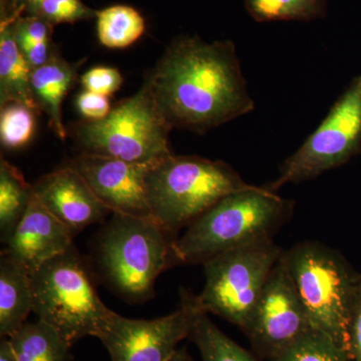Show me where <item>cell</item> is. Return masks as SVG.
<instances>
[{
	"instance_id": "cell-1",
	"label": "cell",
	"mask_w": 361,
	"mask_h": 361,
	"mask_svg": "<svg viewBox=\"0 0 361 361\" xmlns=\"http://www.w3.org/2000/svg\"><path fill=\"white\" fill-rule=\"evenodd\" d=\"M145 80L171 130L205 134L255 109L231 40L179 37Z\"/></svg>"
},
{
	"instance_id": "cell-2",
	"label": "cell",
	"mask_w": 361,
	"mask_h": 361,
	"mask_svg": "<svg viewBox=\"0 0 361 361\" xmlns=\"http://www.w3.org/2000/svg\"><path fill=\"white\" fill-rule=\"evenodd\" d=\"M293 203L252 186L221 199L174 242L175 262L202 264L225 252L272 239L290 218Z\"/></svg>"
},
{
	"instance_id": "cell-3",
	"label": "cell",
	"mask_w": 361,
	"mask_h": 361,
	"mask_svg": "<svg viewBox=\"0 0 361 361\" xmlns=\"http://www.w3.org/2000/svg\"><path fill=\"white\" fill-rule=\"evenodd\" d=\"M173 236L153 217L114 213L99 235L96 258L111 290L132 303L149 300L174 259Z\"/></svg>"
},
{
	"instance_id": "cell-4",
	"label": "cell",
	"mask_w": 361,
	"mask_h": 361,
	"mask_svg": "<svg viewBox=\"0 0 361 361\" xmlns=\"http://www.w3.org/2000/svg\"><path fill=\"white\" fill-rule=\"evenodd\" d=\"M252 186L224 161L199 156L172 155L146 177L151 216L174 237L221 199Z\"/></svg>"
},
{
	"instance_id": "cell-5",
	"label": "cell",
	"mask_w": 361,
	"mask_h": 361,
	"mask_svg": "<svg viewBox=\"0 0 361 361\" xmlns=\"http://www.w3.org/2000/svg\"><path fill=\"white\" fill-rule=\"evenodd\" d=\"M32 312L71 345L85 336L99 338L114 311L101 300L75 246L32 273Z\"/></svg>"
},
{
	"instance_id": "cell-6",
	"label": "cell",
	"mask_w": 361,
	"mask_h": 361,
	"mask_svg": "<svg viewBox=\"0 0 361 361\" xmlns=\"http://www.w3.org/2000/svg\"><path fill=\"white\" fill-rule=\"evenodd\" d=\"M284 259L313 329L350 360L349 322L357 274L341 254L317 242L297 244L284 252Z\"/></svg>"
},
{
	"instance_id": "cell-7",
	"label": "cell",
	"mask_w": 361,
	"mask_h": 361,
	"mask_svg": "<svg viewBox=\"0 0 361 361\" xmlns=\"http://www.w3.org/2000/svg\"><path fill=\"white\" fill-rule=\"evenodd\" d=\"M82 153L130 163L156 165L174 154L169 146L171 128L157 108L149 85L120 102L106 118L73 128Z\"/></svg>"
},
{
	"instance_id": "cell-8",
	"label": "cell",
	"mask_w": 361,
	"mask_h": 361,
	"mask_svg": "<svg viewBox=\"0 0 361 361\" xmlns=\"http://www.w3.org/2000/svg\"><path fill=\"white\" fill-rule=\"evenodd\" d=\"M284 251L272 239L225 252L204 263L199 306L243 329Z\"/></svg>"
},
{
	"instance_id": "cell-9",
	"label": "cell",
	"mask_w": 361,
	"mask_h": 361,
	"mask_svg": "<svg viewBox=\"0 0 361 361\" xmlns=\"http://www.w3.org/2000/svg\"><path fill=\"white\" fill-rule=\"evenodd\" d=\"M360 144L361 77H358L337 99L317 129L285 160L277 179L266 188L275 192L290 183L314 179L348 161Z\"/></svg>"
},
{
	"instance_id": "cell-10",
	"label": "cell",
	"mask_w": 361,
	"mask_h": 361,
	"mask_svg": "<svg viewBox=\"0 0 361 361\" xmlns=\"http://www.w3.org/2000/svg\"><path fill=\"white\" fill-rule=\"evenodd\" d=\"M242 331L256 355L269 361L306 334L315 331L287 268L284 254L273 268Z\"/></svg>"
},
{
	"instance_id": "cell-11",
	"label": "cell",
	"mask_w": 361,
	"mask_h": 361,
	"mask_svg": "<svg viewBox=\"0 0 361 361\" xmlns=\"http://www.w3.org/2000/svg\"><path fill=\"white\" fill-rule=\"evenodd\" d=\"M197 295L180 290V305L171 314L156 319H130L113 312L99 339L111 361H168L177 346L189 338L196 314Z\"/></svg>"
},
{
	"instance_id": "cell-12",
	"label": "cell",
	"mask_w": 361,
	"mask_h": 361,
	"mask_svg": "<svg viewBox=\"0 0 361 361\" xmlns=\"http://www.w3.org/2000/svg\"><path fill=\"white\" fill-rule=\"evenodd\" d=\"M68 165L82 175L111 212L152 217L147 199L146 177L154 165L85 153H80Z\"/></svg>"
},
{
	"instance_id": "cell-13",
	"label": "cell",
	"mask_w": 361,
	"mask_h": 361,
	"mask_svg": "<svg viewBox=\"0 0 361 361\" xmlns=\"http://www.w3.org/2000/svg\"><path fill=\"white\" fill-rule=\"evenodd\" d=\"M32 190L40 203L73 235L102 222L111 212L70 165L45 175L33 185Z\"/></svg>"
},
{
	"instance_id": "cell-14",
	"label": "cell",
	"mask_w": 361,
	"mask_h": 361,
	"mask_svg": "<svg viewBox=\"0 0 361 361\" xmlns=\"http://www.w3.org/2000/svg\"><path fill=\"white\" fill-rule=\"evenodd\" d=\"M75 235L42 203L35 193L25 217L2 253L30 273L71 248Z\"/></svg>"
},
{
	"instance_id": "cell-15",
	"label": "cell",
	"mask_w": 361,
	"mask_h": 361,
	"mask_svg": "<svg viewBox=\"0 0 361 361\" xmlns=\"http://www.w3.org/2000/svg\"><path fill=\"white\" fill-rule=\"evenodd\" d=\"M13 21L4 18L0 26V106L20 104L39 114L30 85L32 71L14 37Z\"/></svg>"
},
{
	"instance_id": "cell-16",
	"label": "cell",
	"mask_w": 361,
	"mask_h": 361,
	"mask_svg": "<svg viewBox=\"0 0 361 361\" xmlns=\"http://www.w3.org/2000/svg\"><path fill=\"white\" fill-rule=\"evenodd\" d=\"M78 66L54 54L47 63L32 71L30 77L35 103L49 116V126L61 140L66 135L61 106L77 77Z\"/></svg>"
},
{
	"instance_id": "cell-17",
	"label": "cell",
	"mask_w": 361,
	"mask_h": 361,
	"mask_svg": "<svg viewBox=\"0 0 361 361\" xmlns=\"http://www.w3.org/2000/svg\"><path fill=\"white\" fill-rule=\"evenodd\" d=\"M32 311V273L6 254L0 258V336L11 337Z\"/></svg>"
},
{
	"instance_id": "cell-18",
	"label": "cell",
	"mask_w": 361,
	"mask_h": 361,
	"mask_svg": "<svg viewBox=\"0 0 361 361\" xmlns=\"http://www.w3.org/2000/svg\"><path fill=\"white\" fill-rule=\"evenodd\" d=\"M8 338L20 361H73V345L42 320L26 322Z\"/></svg>"
},
{
	"instance_id": "cell-19",
	"label": "cell",
	"mask_w": 361,
	"mask_h": 361,
	"mask_svg": "<svg viewBox=\"0 0 361 361\" xmlns=\"http://www.w3.org/2000/svg\"><path fill=\"white\" fill-rule=\"evenodd\" d=\"M33 195L20 170L1 159L0 161V237L8 243L25 217Z\"/></svg>"
},
{
	"instance_id": "cell-20",
	"label": "cell",
	"mask_w": 361,
	"mask_h": 361,
	"mask_svg": "<svg viewBox=\"0 0 361 361\" xmlns=\"http://www.w3.org/2000/svg\"><path fill=\"white\" fill-rule=\"evenodd\" d=\"M198 302V300H197ZM189 339L200 351L203 361H259L213 323L208 313L197 308Z\"/></svg>"
},
{
	"instance_id": "cell-21",
	"label": "cell",
	"mask_w": 361,
	"mask_h": 361,
	"mask_svg": "<svg viewBox=\"0 0 361 361\" xmlns=\"http://www.w3.org/2000/svg\"><path fill=\"white\" fill-rule=\"evenodd\" d=\"M97 37L109 49H123L134 44L145 32L144 18L133 7L115 6L97 13Z\"/></svg>"
},
{
	"instance_id": "cell-22",
	"label": "cell",
	"mask_w": 361,
	"mask_h": 361,
	"mask_svg": "<svg viewBox=\"0 0 361 361\" xmlns=\"http://www.w3.org/2000/svg\"><path fill=\"white\" fill-rule=\"evenodd\" d=\"M245 8L257 23L310 21L327 13L326 0H245Z\"/></svg>"
},
{
	"instance_id": "cell-23",
	"label": "cell",
	"mask_w": 361,
	"mask_h": 361,
	"mask_svg": "<svg viewBox=\"0 0 361 361\" xmlns=\"http://www.w3.org/2000/svg\"><path fill=\"white\" fill-rule=\"evenodd\" d=\"M271 361H350L334 342L311 331Z\"/></svg>"
},
{
	"instance_id": "cell-24",
	"label": "cell",
	"mask_w": 361,
	"mask_h": 361,
	"mask_svg": "<svg viewBox=\"0 0 361 361\" xmlns=\"http://www.w3.org/2000/svg\"><path fill=\"white\" fill-rule=\"evenodd\" d=\"M27 106L9 104L1 108L0 140L2 146L18 149L30 141L35 132V116Z\"/></svg>"
},
{
	"instance_id": "cell-25",
	"label": "cell",
	"mask_w": 361,
	"mask_h": 361,
	"mask_svg": "<svg viewBox=\"0 0 361 361\" xmlns=\"http://www.w3.org/2000/svg\"><path fill=\"white\" fill-rule=\"evenodd\" d=\"M92 13L80 0H44L39 11V16L51 23H75Z\"/></svg>"
},
{
	"instance_id": "cell-26",
	"label": "cell",
	"mask_w": 361,
	"mask_h": 361,
	"mask_svg": "<svg viewBox=\"0 0 361 361\" xmlns=\"http://www.w3.org/2000/svg\"><path fill=\"white\" fill-rule=\"evenodd\" d=\"M51 23L39 16L20 18V20L13 21L14 37H16L18 47L20 49L26 45L51 42Z\"/></svg>"
},
{
	"instance_id": "cell-27",
	"label": "cell",
	"mask_w": 361,
	"mask_h": 361,
	"mask_svg": "<svg viewBox=\"0 0 361 361\" xmlns=\"http://www.w3.org/2000/svg\"><path fill=\"white\" fill-rule=\"evenodd\" d=\"M80 82L85 90L108 97L120 89L123 77L116 68L97 66L87 71Z\"/></svg>"
},
{
	"instance_id": "cell-28",
	"label": "cell",
	"mask_w": 361,
	"mask_h": 361,
	"mask_svg": "<svg viewBox=\"0 0 361 361\" xmlns=\"http://www.w3.org/2000/svg\"><path fill=\"white\" fill-rule=\"evenodd\" d=\"M77 106L85 121L103 120L111 111L108 97L87 90L78 94Z\"/></svg>"
},
{
	"instance_id": "cell-29",
	"label": "cell",
	"mask_w": 361,
	"mask_h": 361,
	"mask_svg": "<svg viewBox=\"0 0 361 361\" xmlns=\"http://www.w3.org/2000/svg\"><path fill=\"white\" fill-rule=\"evenodd\" d=\"M350 361H361V274L356 279L349 322Z\"/></svg>"
},
{
	"instance_id": "cell-30",
	"label": "cell",
	"mask_w": 361,
	"mask_h": 361,
	"mask_svg": "<svg viewBox=\"0 0 361 361\" xmlns=\"http://www.w3.org/2000/svg\"><path fill=\"white\" fill-rule=\"evenodd\" d=\"M20 49L32 71L37 70L47 63L54 54L52 51L51 42L26 45V47H20Z\"/></svg>"
},
{
	"instance_id": "cell-31",
	"label": "cell",
	"mask_w": 361,
	"mask_h": 361,
	"mask_svg": "<svg viewBox=\"0 0 361 361\" xmlns=\"http://www.w3.org/2000/svg\"><path fill=\"white\" fill-rule=\"evenodd\" d=\"M0 361H20L8 337H2L0 343Z\"/></svg>"
},
{
	"instance_id": "cell-32",
	"label": "cell",
	"mask_w": 361,
	"mask_h": 361,
	"mask_svg": "<svg viewBox=\"0 0 361 361\" xmlns=\"http://www.w3.org/2000/svg\"><path fill=\"white\" fill-rule=\"evenodd\" d=\"M168 361H193L191 356L188 353L186 348H178L174 355Z\"/></svg>"
},
{
	"instance_id": "cell-33",
	"label": "cell",
	"mask_w": 361,
	"mask_h": 361,
	"mask_svg": "<svg viewBox=\"0 0 361 361\" xmlns=\"http://www.w3.org/2000/svg\"><path fill=\"white\" fill-rule=\"evenodd\" d=\"M26 6L30 7V11L39 16V7L44 0H20Z\"/></svg>"
}]
</instances>
